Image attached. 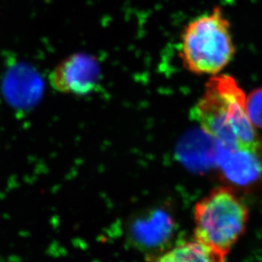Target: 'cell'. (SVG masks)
Masks as SVG:
<instances>
[{"instance_id":"277c9868","label":"cell","mask_w":262,"mask_h":262,"mask_svg":"<svg viewBox=\"0 0 262 262\" xmlns=\"http://www.w3.org/2000/svg\"><path fill=\"white\" fill-rule=\"evenodd\" d=\"M100 80L97 59L86 53H76L59 62L53 70L50 82L56 91L63 94L87 95L96 89Z\"/></svg>"},{"instance_id":"7a4b0ae2","label":"cell","mask_w":262,"mask_h":262,"mask_svg":"<svg viewBox=\"0 0 262 262\" xmlns=\"http://www.w3.org/2000/svg\"><path fill=\"white\" fill-rule=\"evenodd\" d=\"M235 53L230 21L219 6L190 20L182 32L179 56L193 74H219Z\"/></svg>"},{"instance_id":"5b68a950","label":"cell","mask_w":262,"mask_h":262,"mask_svg":"<svg viewBox=\"0 0 262 262\" xmlns=\"http://www.w3.org/2000/svg\"><path fill=\"white\" fill-rule=\"evenodd\" d=\"M215 166L228 183L252 185L262 181V144L234 148L216 145Z\"/></svg>"},{"instance_id":"ba28073f","label":"cell","mask_w":262,"mask_h":262,"mask_svg":"<svg viewBox=\"0 0 262 262\" xmlns=\"http://www.w3.org/2000/svg\"><path fill=\"white\" fill-rule=\"evenodd\" d=\"M151 260L161 262L207 261L219 262L215 254L205 245L193 238L183 242L171 250H167Z\"/></svg>"},{"instance_id":"8992f818","label":"cell","mask_w":262,"mask_h":262,"mask_svg":"<svg viewBox=\"0 0 262 262\" xmlns=\"http://www.w3.org/2000/svg\"><path fill=\"white\" fill-rule=\"evenodd\" d=\"M175 230V223L165 210H151L130 223L129 238L139 249L154 250L166 245Z\"/></svg>"},{"instance_id":"52a82bcc","label":"cell","mask_w":262,"mask_h":262,"mask_svg":"<svg viewBox=\"0 0 262 262\" xmlns=\"http://www.w3.org/2000/svg\"><path fill=\"white\" fill-rule=\"evenodd\" d=\"M42 81L37 72L25 64L8 71L4 81L5 97L15 106L27 108L37 101L42 93Z\"/></svg>"},{"instance_id":"3957f363","label":"cell","mask_w":262,"mask_h":262,"mask_svg":"<svg viewBox=\"0 0 262 262\" xmlns=\"http://www.w3.org/2000/svg\"><path fill=\"white\" fill-rule=\"evenodd\" d=\"M193 216V238L209 248L220 262L245 233L249 210L232 188L219 187L196 204Z\"/></svg>"},{"instance_id":"6da1fadb","label":"cell","mask_w":262,"mask_h":262,"mask_svg":"<svg viewBox=\"0 0 262 262\" xmlns=\"http://www.w3.org/2000/svg\"><path fill=\"white\" fill-rule=\"evenodd\" d=\"M193 116L202 131L224 148L255 147L262 139L246 112V95L230 75L211 76Z\"/></svg>"},{"instance_id":"9c48e42d","label":"cell","mask_w":262,"mask_h":262,"mask_svg":"<svg viewBox=\"0 0 262 262\" xmlns=\"http://www.w3.org/2000/svg\"><path fill=\"white\" fill-rule=\"evenodd\" d=\"M246 112L253 126L262 129V87L246 96Z\"/></svg>"}]
</instances>
